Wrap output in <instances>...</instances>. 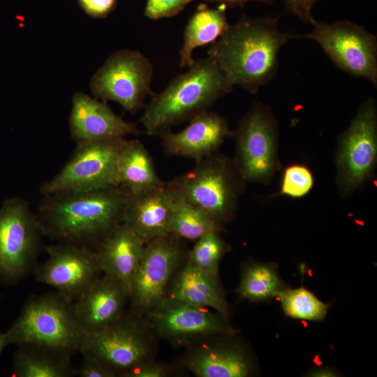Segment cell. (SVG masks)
<instances>
[{"label": "cell", "mask_w": 377, "mask_h": 377, "mask_svg": "<svg viewBox=\"0 0 377 377\" xmlns=\"http://www.w3.org/2000/svg\"><path fill=\"white\" fill-rule=\"evenodd\" d=\"M295 38L299 36L279 29L278 17L243 15L211 44L207 57L233 86L256 94L275 77L279 50Z\"/></svg>", "instance_id": "cell-1"}, {"label": "cell", "mask_w": 377, "mask_h": 377, "mask_svg": "<svg viewBox=\"0 0 377 377\" xmlns=\"http://www.w3.org/2000/svg\"><path fill=\"white\" fill-rule=\"evenodd\" d=\"M128 195L120 186L45 195L37 216L45 236L93 248L123 221Z\"/></svg>", "instance_id": "cell-2"}, {"label": "cell", "mask_w": 377, "mask_h": 377, "mask_svg": "<svg viewBox=\"0 0 377 377\" xmlns=\"http://www.w3.org/2000/svg\"><path fill=\"white\" fill-rule=\"evenodd\" d=\"M233 87L212 58L195 60L163 90L154 92L140 123L148 135L159 136L172 126L208 110Z\"/></svg>", "instance_id": "cell-3"}, {"label": "cell", "mask_w": 377, "mask_h": 377, "mask_svg": "<svg viewBox=\"0 0 377 377\" xmlns=\"http://www.w3.org/2000/svg\"><path fill=\"white\" fill-rule=\"evenodd\" d=\"M246 184L233 159L218 152L166 182L175 197L199 208L219 226L235 216Z\"/></svg>", "instance_id": "cell-4"}, {"label": "cell", "mask_w": 377, "mask_h": 377, "mask_svg": "<svg viewBox=\"0 0 377 377\" xmlns=\"http://www.w3.org/2000/svg\"><path fill=\"white\" fill-rule=\"evenodd\" d=\"M5 336L8 345L37 344L73 355L80 351L85 334L73 302L56 291L30 295Z\"/></svg>", "instance_id": "cell-5"}, {"label": "cell", "mask_w": 377, "mask_h": 377, "mask_svg": "<svg viewBox=\"0 0 377 377\" xmlns=\"http://www.w3.org/2000/svg\"><path fill=\"white\" fill-rule=\"evenodd\" d=\"M44 233L37 214L20 197L0 209V284L13 285L37 267Z\"/></svg>", "instance_id": "cell-6"}, {"label": "cell", "mask_w": 377, "mask_h": 377, "mask_svg": "<svg viewBox=\"0 0 377 377\" xmlns=\"http://www.w3.org/2000/svg\"><path fill=\"white\" fill-rule=\"evenodd\" d=\"M235 139V165L248 182L269 184L281 164L278 154L279 126L272 110L263 103H255L233 132Z\"/></svg>", "instance_id": "cell-7"}, {"label": "cell", "mask_w": 377, "mask_h": 377, "mask_svg": "<svg viewBox=\"0 0 377 377\" xmlns=\"http://www.w3.org/2000/svg\"><path fill=\"white\" fill-rule=\"evenodd\" d=\"M335 162L336 183L341 196L362 187L374 175L377 163V106L373 97L361 103L340 134Z\"/></svg>", "instance_id": "cell-8"}, {"label": "cell", "mask_w": 377, "mask_h": 377, "mask_svg": "<svg viewBox=\"0 0 377 377\" xmlns=\"http://www.w3.org/2000/svg\"><path fill=\"white\" fill-rule=\"evenodd\" d=\"M126 140L119 138L77 144L62 169L40 186V193L45 195L118 186V159Z\"/></svg>", "instance_id": "cell-9"}, {"label": "cell", "mask_w": 377, "mask_h": 377, "mask_svg": "<svg viewBox=\"0 0 377 377\" xmlns=\"http://www.w3.org/2000/svg\"><path fill=\"white\" fill-rule=\"evenodd\" d=\"M153 74V65L144 54L122 49L112 53L96 71L90 89L96 98L117 102L135 114L143 107L145 98L154 94Z\"/></svg>", "instance_id": "cell-10"}, {"label": "cell", "mask_w": 377, "mask_h": 377, "mask_svg": "<svg viewBox=\"0 0 377 377\" xmlns=\"http://www.w3.org/2000/svg\"><path fill=\"white\" fill-rule=\"evenodd\" d=\"M312 31L299 38L316 42L338 68L377 86V40L372 33L351 21L327 23L315 20Z\"/></svg>", "instance_id": "cell-11"}, {"label": "cell", "mask_w": 377, "mask_h": 377, "mask_svg": "<svg viewBox=\"0 0 377 377\" xmlns=\"http://www.w3.org/2000/svg\"><path fill=\"white\" fill-rule=\"evenodd\" d=\"M45 250L49 258L35 268V279L68 300L74 302L100 278L102 271L93 248L57 242Z\"/></svg>", "instance_id": "cell-12"}, {"label": "cell", "mask_w": 377, "mask_h": 377, "mask_svg": "<svg viewBox=\"0 0 377 377\" xmlns=\"http://www.w3.org/2000/svg\"><path fill=\"white\" fill-rule=\"evenodd\" d=\"M181 254L177 237L170 234L145 244L128 291V298L135 310H151L165 298L166 287Z\"/></svg>", "instance_id": "cell-13"}, {"label": "cell", "mask_w": 377, "mask_h": 377, "mask_svg": "<svg viewBox=\"0 0 377 377\" xmlns=\"http://www.w3.org/2000/svg\"><path fill=\"white\" fill-rule=\"evenodd\" d=\"M85 351L108 365L117 373L145 361L148 355L147 340L138 325L124 318L97 332L85 334L80 352Z\"/></svg>", "instance_id": "cell-14"}, {"label": "cell", "mask_w": 377, "mask_h": 377, "mask_svg": "<svg viewBox=\"0 0 377 377\" xmlns=\"http://www.w3.org/2000/svg\"><path fill=\"white\" fill-rule=\"evenodd\" d=\"M151 311V320L157 331L170 339L233 335L236 332L221 314L213 313L205 308L170 297H165Z\"/></svg>", "instance_id": "cell-15"}, {"label": "cell", "mask_w": 377, "mask_h": 377, "mask_svg": "<svg viewBox=\"0 0 377 377\" xmlns=\"http://www.w3.org/2000/svg\"><path fill=\"white\" fill-rule=\"evenodd\" d=\"M189 121L181 131H168L159 135L165 154L198 162L218 152L226 138L233 135L227 119L214 112H202Z\"/></svg>", "instance_id": "cell-16"}, {"label": "cell", "mask_w": 377, "mask_h": 377, "mask_svg": "<svg viewBox=\"0 0 377 377\" xmlns=\"http://www.w3.org/2000/svg\"><path fill=\"white\" fill-rule=\"evenodd\" d=\"M69 128L77 145L140 133L136 124L125 121L105 102L83 92L73 97Z\"/></svg>", "instance_id": "cell-17"}, {"label": "cell", "mask_w": 377, "mask_h": 377, "mask_svg": "<svg viewBox=\"0 0 377 377\" xmlns=\"http://www.w3.org/2000/svg\"><path fill=\"white\" fill-rule=\"evenodd\" d=\"M128 293L117 279L104 275L74 302V311L85 334L97 332L124 316Z\"/></svg>", "instance_id": "cell-18"}, {"label": "cell", "mask_w": 377, "mask_h": 377, "mask_svg": "<svg viewBox=\"0 0 377 377\" xmlns=\"http://www.w3.org/2000/svg\"><path fill=\"white\" fill-rule=\"evenodd\" d=\"M174 195L164 186L139 193H129L123 221L145 243L169 235Z\"/></svg>", "instance_id": "cell-19"}, {"label": "cell", "mask_w": 377, "mask_h": 377, "mask_svg": "<svg viewBox=\"0 0 377 377\" xmlns=\"http://www.w3.org/2000/svg\"><path fill=\"white\" fill-rule=\"evenodd\" d=\"M144 247L145 243L122 221L105 235L93 249L102 272L119 281L128 293Z\"/></svg>", "instance_id": "cell-20"}, {"label": "cell", "mask_w": 377, "mask_h": 377, "mask_svg": "<svg viewBox=\"0 0 377 377\" xmlns=\"http://www.w3.org/2000/svg\"><path fill=\"white\" fill-rule=\"evenodd\" d=\"M186 365L198 377H246L253 371L251 357L235 344L198 348L188 357Z\"/></svg>", "instance_id": "cell-21"}, {"label": "cell", "mask_w": 377, "mask_h": 377, "mask_svg": "<svg viewBox=\"0 0 377 377\" xmlns=\"http://www.w3.org/2000/svg\"><path fill=\"white\" fill-rule=\"evenodd\" d=\"M170 294V298L198 307L213 308L228 318V305L217 276L207 274L188 263L175 276Z\"/></svg>", "instance_id": "cell-22"}, {"label": "cell", "mask_w": 377, "mask_h": 377, "mask_svg": "<svg viewBox=\"0 0 377 377\" xmlns=\"http://www.w3.org/2000/svg\"><path fill=\"white\" fill-rule=\"evenodd\" d=\"M73 354L60 349L37 344H20L13 355L12 376L72 377L76 369Z\"/></svg>", "instance_id": "cell-23"}, {"label": "cell", "mask_w": 377, "mask_h": 377, "mask_svg": "<svg viewBox=\"0 0 377 377\" xmlns=\"http://www.w3.org/2000/svg\"><path fill=\"white\" fill-rule=\"evenodd\" d=\"M119 186L129 193H139L164 186L153 159L138 140H126L120 151L117 164Z\"/></svg>", "instance_id": "cell-24"}, {"label": "cell", "mask_w": 377, "mask_h": 377, "mask_svg": "<svg viewBox=\"0 0 377 377\" xmlns=\"http://www.w3.org/2000/svg\"><path fill=\"white\" fill-rule=\"evenodd\" d=\"M225 8L223 5L212 8L201 4L188 19L179 50L181 68L193 64L192 53L195 49L213 43L225 32L229 25Z\"/></svg>", "instance_id": "cell-25"}, {"label": "cell", "mask_w": 377, "mask_h": 377, "mask_svg": "<svg viewBox=\"0 0 377 377\" xmlns=\"http://www.w3.org/2000/svg\"><path fill=\"white\" fill-rule=\"evenodd\" d=\"M288 288L272 263H251L244 269L237 293L242 299L263 302L278 297Z\"/></svg>", "instance_id": "cell-26"}, {"label": "cell", "mask_w": 377, "mask_h": 377, "mask_svg": "<svg viewBox=\"0 0 377 377\" xmlns=\"http://www.w3.org/2000/svg\"><path fill=\"white\" fill-rule=\"evenodd\" d=\"M174 198L169 234L177 238L198 240L212 231L219 230L221 226L203 211L181 198Z\"/></svg>", "instance_id": "cell-27"}, {"label": "cell", "mask_w": 377, "mask_h": 377, "mask_svg": "<svg viewBox=\"0 0 377 377\" xmlns=\"http://www.w3.org/2000/svg\"><path fill=\"white\" fill-rule=\"evenodd\" d=\"M278 298L284 313L294 319L320 321L325 319L330 308L329 304L304 286L295 289L287 288Z\"/></svg>", "instance_id": "cell-28"}, {"label": "cell", "mask_w": 377, "mask_h": 377, "mask_svg": "<svg viewBox=\"0 0 377 377\" xmlns=\"http://www.w3.org/2000/svg\"><path fill=\"white\" fill-rule=\"evenodd\" d=\"M227 251V245L219 230L212 231L196 240L188 263L207 274L217 276L219 263Z\"/></svg>", "instance_id": "cell-29"}, {"label": "cell", "mask_w": 377, "mask_h": 377, "mask_svg": "<svg viewBox=\"0 0 377 377\" xmlns=\"http://www.w3.org/2000/svg\"><path fill=\"white\" fill-rule=\"evenodd\" d=\"M313 183V174L306 166L291 165L284 170L280 191L272 196L302 198L309 193Z\"/></svg>", "instance_id": "cell-30"}, {"label": "cell", "mask_w": 377, "mask_h": 377, "mask_svg": "<svg viewBox=\"0 0 377 377\" xmlns=\"http://www.w3.org/2000/svg\"><path fill=\"white\" fill-rule=\"evenodd\" d=\"M193 1L195 0H147L144 15L151 20L170 17Z\"/></svg>", "instance_id": "cell-31"}, {"label": "cell", "mask_w": 377, "mask_h": 377, "mask_svg": "<svg viewBox=\"0 0 377 377\" xmlns=\"http://www.w3.org/2000/svg\"><path fill=\"white\" fill-rule=\"evenodd\" d=\"M82 360L76 369V376L80 377H114L117 372L108 365L87 352H80Z\"/></svg>", "instance_id": "cell-32"}, {"label": "cell", "mask_w": 377, "mask_h": 377, "mask_svg": "<svg viewBox=\"0 0 377 377\" xmlns=\"http://www.w3.org/2000/svg\"><path fill=\"white\" fill-rule=\"evenodd\" d=\"M78 2L88 15L105 17L114 9L117 0H78Z\"/></svg>", "instance_id": "cell-33"}, {"label": "cell", "mask_w": 377, "mask_h": 377, "mask_svg": "<svg viewBox=\"0 0 377 377\" xmlns=\"http://www.w3.org/2000/svg\"><path fill=\"white\" fill-rule=\"evenodd\" d=\"M166 374L167 369L164 365L143 361L124 372L123 376L127 377H163Z\"/></svg>", "instance_id": "cell-34"}, {"label": "cell", "mask_w": 377, "mask_h": 377, "mask_svg": "<svg viewBox=\"0 0 377 377\" xmlns=\"http://www.w3.org/2000/svg\"><path fill=\"white\" fill-rule=\"evenodd\" d=\"M318 0H284L286 10L304 23L313 19L311 10Z\"/></svg>", "instance_id": "cell-35"}, {"label": "cell", "mask_w": 377, "mask_h": 377, "mask_svg": "<svg viewBox=\"0 0 377 377\" xmlns=\"http://www.w3.org/2000/svg\"><path fill=\"white\" fill-rule=\"evenodd\" d=\"M206 2L219 3L220 5H223L225 6L229 7H235L238 6H243L245 3L250 1H258L261 3H265L267 4H272L274 3V0H202Z\"/></svg>", "instance_id": "cell-36"}, {"label": "cell", "mask_w": 377, "mask_h": 377, "mask_svg": "<svg viewBox=\"0 0 377 377\" xmlns=\"http://www.w3.org/2000/svg\"><path fill=\"white\" fill-rule=\"evenodd\" d=\"M336 370L327 367H319L309 371L308 376L313 377H334L339 375Z\"/></svg>", "instance_id": "cell-37"}, {"label": "cell", "mask_w": 377, "mask_h": 377, "mask_svg": "<svg viewBox=\"0 0 377 377\" xmlns=\"http://www.w3.org/2000/svg\"><path fill=\"white\" fill-rule=\"evenodd\" d=\"M8 345L5 333L0 332V355L3 348Z\"/></svg>", "instance_id": "cell-38"}]
</instances>
